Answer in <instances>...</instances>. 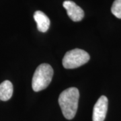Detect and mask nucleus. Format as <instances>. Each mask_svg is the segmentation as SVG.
<instances>
[{
  "label": "nucleus",
  "instance_id": "obj_1",
  "mask_svg": "<svg viewBox=\"0 0 121 121\" xmlns=\"http://www.w3.org/2000/svg\"><path fill=\"white\" fill-rule=\"evenodd\" d=\"M79 92L76 87H69L60 93L59 104L66 119H73L78 110Z\"/></svg>",
  "mask_w": 121,
  "mask_h": 121
},
{
  "label": "nucleus",
  "instance_id": "obj_2",
  "mask_svg": "<svg viewBox=\"0 0 121 121\" xmlns=\"http://www.w3.org/2000/svg\"><path fill=\"white\" fill-rule=\"evenodd\" d=\"M53 69L47 63H43L36 68L33 75L32 86L33 90L38 92L46 89L51 82Z\"/></svg>",
  "mask_w": 121,
  "mask_h": 121
},
{
  "label": "nucleus",
  "instance_id": "obj_3",
  "mask_svg": "<svg viewBox=\"0 0 121 121\" xmlns=\"http://www.w3.org/2000/svg\"><path fill=\"white\" fill-rule=\"evenodd\" d=\"M90 59L89 54L79 48H75L66 52L63 59V65L65 69H75L87 63Z\"/></svg>",
  "mask_w": 121,
  "mask_h": 121
},
{
  "label": "nucleus",
  "instance_id": "obj_4",
  "mask_svg": "<svg viewBox=\"0 0 121 121\" xmlns=\"http://www.w3.org/2000/svg\"><path fill=\"white\" fill-rule=\"evenodd\" d=\"M108 98L105 95H102L98 99L94 106L93 121H104L108 110Z\"/></svg>",
  "mask_w": 121,
  "mask_h": 121
},
{
  "label": "nucleus",
  "instance_id": "obj_5",
  "mask_svg": "<svg viewBox=\"0 0 121 121\" xmlns=\"http://www.w3.org/2000/svg\"><path fill=\"white\" fill-rule=\"evenodd\" d=\"M63 7L67 15L73 22H79L84 17V12L79 6L72 1L67 0L63 2Z\"/></svg>",
  "mask_w": 121,
  "mask_h": 121
},
{
  "label": "nucleus",
  "instance_id": "obj_6",
  "mask_svg": "<svg viewBox=\"0 0 121 121\" xmlns=\"http://www.w3.org/2000/svg\"><path fill=\"white\" fill-rule=\"evenodd\" d=\"M34 19L36 22L37 28L41 32H46L50 26V20L42 11H36L34 14Z\"/></svg>",
  "mask_w": 121,
  "mask_h": 121
},
{
  "label": "nucleus",
  "instance_id": "obj_7",
  "mask_svg": "<svg viewBox=\"0 0 121 121\" xmlns=\"http://www.w3.org/2000/svg\"><path fill=\"white\" fill-rule=\"evenodd\" d=\"M13 87L11 82L5 80L0 84V100L8 101L13 95Z\"/></svg>",
  "mask_w": 121,
  "mask_h": 121
},
{
  "label": "nucleus",
  "instance_id": "obj_8",
  "mask_svg": "<svg viewBox=\"0 0 121 121\" xmlns=\"http://www.w3.org/2000/svg\"><path fill=\"white\" fill-rule=\"evenodd\" d=\"M111 12L114 16L121 19V0H115L114 1Z\"/></svg>",
  "mask_w": 121,
  "mask_h": 121
}]
</instances>
